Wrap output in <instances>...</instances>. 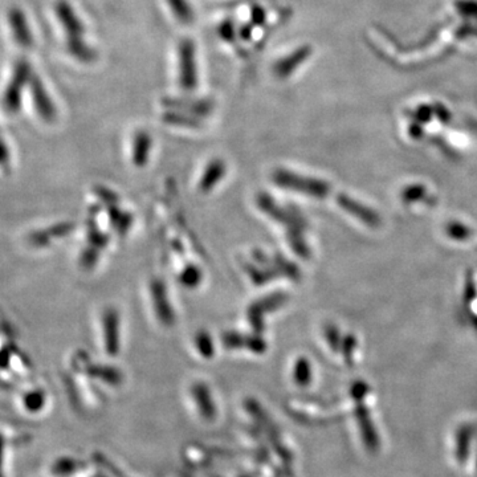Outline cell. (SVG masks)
<instances>
[{
    "label": "cell",
    "instance_id": "1",
    "mask_svg": "<svg viewBox=\"0 0 477 477\" xmlns=\"http://www.w3.org/2000/svg\"><path fill=\"white\" fill-rule=\"evenodd\" d=\"M56 15L66 32V48L74 59L90 63L95 59V53L84 40V24L77 16L72 6L65 1L59 0L56 3Z\"/></svg>",
    "mask_w": 477,
    "mask_h": 477
},
{
    "label": "cell",
    "instance_id": "2",
    "mask_svg": "<svg viewBox=\"0 0 477 477\" xmlns=\"http://www.w3.org/2000/svg\"><path fill=\"white\" fill-rule=\"evenodd\" d=\"M32 76L33 72L30 61L27 59H19L15 64L12 78L3 97V106L8 113H16L20 109L23 90L30 85Z\"/></svg>",
    "mask_w": 477,
    "mask_h": 477
},
{
    "label": "cell",
    "instance_id": "3",
    "mask_svg": "<svg viewBox=\"0 0 477 477\" xmlns=\"http://www.w3.org/2000/svg\"><path fill=\"white\" fill-rule=\"evenodd\" d=\"M272 180L280 187L313 196H324L328 192V186L325 183L298 175L286 170H276L272 174Z\"/></svg>",
    "mask_w": 477,
    "mask_h": 477
},
{
    "label": "cell",
    "instance_id": "4",
    "mask_svg": "<svg viewBox=\"0 0 477 477\" xmlns=\"http://www.w3.org/2000/svg\"><path fill=\"white\" fill-rule=\"evenodd\" d=\"M195 45L190 39L179 44V83L182 89L192 92L198 85V68Z\"/></svg>",
    "mask_w": 477,
    "mask_h": 477
},
{
    "label": "cell",
    "instance_id": "5",
    "mask_svg": "<svg viewBox=\"0 0 477 477\" xmlns=\"http://www.w3.org/2000/svg\"><path fill=\"white\" fill-rule=\"evenodd\" d=\"M286 301H288V296L285 293L277 292V293H271L266 297L257 300L249 307L247 316H248L251 326L257 334L264 330L265 316L275 312L278 307H283Z\"/></svg>",
    "mask_w": 477,
    "mask_h": 477
},
{
    "label": "cell",
    "instance_id": "6",
    "mask_svg": "<svg viewBox=\"0 0 477 477\" xmlns=\"http://www.w3.org/2000/svg\"><path fill=\"white\" fill-rule=\"evenodd\" d=\"M30 88H31L32 97H33V104L40 118L45 122H53L57 114L56 106L53 104L42 80L36 74L32 76Z\"/></svg>",
    "mask_w": 477,
    "mask_h": 477
},
{
    "label": "cell",
    "instance_id": "7",
    "mask_svg": "<svg viewBox=\"0 0 477 477\" xmlns=\"http://www.w3.org/2000/svg\"><path fill=\"white\" fill-rule=\"evenodd\" d=\"M151 297H153V305H154V310L157 313V317L159 321L170 326L175 322V313L174 309L171 307V302L169 301V296H167V290L166 286L160 281V280H154L151 283Z\"/></svg>",
    "mask_w": 477,
    "mask_h": 477
},
{
    "label": "cell",
    "instance_id": "8",
    "mask_svg": "<svg viewBox=\"0 0 477 477\" xmlns=\"http://www.w3.org/2000/svg\"><path fill=\"white\" fill-rule=\"evenodd\" d=\"M222 342L227 349H245L256 354H263L266 350V342L261 337L240 334L235 331L224 333Z\"/></svg>",
    "mask_w": 477,
    "mask_h": 477
},
{
    "label": "cell",
    "instance_id": "9",
    "mask_svg": "<svg viewBox=\"0 0 477 477\" xmlns=\"http://www.w3.org/2000/svg\"><path fill=\"white\" fill-rule=\"evenodd\" d=\"M8 21H10V27L12 28L13 39L16 44L24 49L31 48L33 45V36H32L31 28L28 25V20L23 10L18 7L11 8L8 12Z\"/></svg>",
    "mask_w": 477,
    "mask_h": 477
},
{
    "label": "cell",
    "instance_id": "10",
    "mask_svg": "<svg viewBox=\"0 0 477 477\" xmlns=\"http://www.w3.org/2000/svg\"><path fill=\"white\" fill-rule=\"evenodd\" d=\"M106 353L117 355L119 351V314L116 309H106L102 316Z\"/></svg>",
    "mask_w": 477,
    "mask_h": 477
},
{
    "label": "cell",
    "instance_id": "11",
    "mask_svg": "<svg viewBox=\"0 0 477 477\" xmlns=\"http://www.w3.org/2000/svg\"><path fill=\"white\" fill-rule=\"evenodd\" d=\"M227 174V165L222 159H213L204 170L201 180L199 190L201 192H210Z\"/></svg>",
    "mask_w": 477,
    "mask_h": 477
},
{
    "label": "cell",
    "instance_id": "12",
    "mask_svg": "<svg viewBox=\"0 0 477 477\" xmlns=\"http://www.w3.org/2000/svg\"><path fill=\"white\" fill-rule=\"evenodd\" d=\"M192 396L206 420H212L216 416V407L213 404L211 392L204 383H196L192 386Z\"/></svg>",
    "mask_w": 477,
    "mask_h": 477
},
{
    "label": "cell",
    "instance_id": "13",
    "mask_svg": "<svg viewBox=\"0 0 477 477\" xmlns=\"http://www.w3.org/2000/svg\"><path fill=\"white\" fill-rule=\"evenodd\" d=\"M153 139L146 131H138L133 141V162L136 166H145L151 153Z\"/></svg>",
    "mask_w": 477,
    "mask_h": 477
},
{
    "label": "cell",
    "instance_id": "14",
    "mask_svg": "<svg viewBox=\"0 0 477 477\" xmlns=\"http://www.w3.org/2000/svg\"><path fill=\"white\" fill-rule=\"evenodd\" d=\"M310 51L309 48H301L296 52L286 56L284 59H281L278 63L275 65V73L278 77H286L292 73L300 64L302 63L305 59L309 57Z\"/></svg>",
    "mask_w": 477,
    "mask_h": 477
},
{
    "label": "cell",
    "instance_id": "15",
    "mask_svg": "<svg viewBox=\"0 0 477 477\" xmlns=\"http://www.w3.org/2000/svg\"><path fill=\"white\" fill-rule=\"evenodd\" d=\"M86 372L90 374L92 377H95L98 379H102L105 383L117 386L122 382V374L119 370L110 366H102V365H89Z\"/></svg>",
    "mask_w": 477,
    "mask_h": 477
},
{
    "label": "cell",
    "instance_id": "16",
    "mask_svg": "<svg viewBox=\"0 0 477 477\" xmlns=\"http://www.w3.org/2000/svg\"><path fill=\"white\" fill-rule=\"evenodd\" d=\"M109 211V219L113 228L119 235H125L133 224V216L127 212L119 211L116 206H110Z\"/></svg>",
    "mask_w": 477,
    "mask_h": 477
},
{
    "label": "cell",
    "instance_id": "17",
    "mask_svg": "<svg viewBox=\"0 0 477 477\" xmlns=\"http://www.w3.org/2000/svg\"><path fill=\"white\" fill-rule=\"evenodd\" d=\"M167 3L178 20L183 24H190L194 19V13L187 0H167Z\"/></svg>",
    "mask_w": 477,
    "mask_h": 477
},
{
    "label": "cell",
    "instance_id": "18",
    "mask_svg": "<svg viewBox=\"0 0 477 477\" xmlns=\"http://www.w3.org/2000/svg\"><path fill=\"white\" fill-rule=\"evenodd\" d=\"M201 278H203V273H201V269L192 264L186 266L179 275V281L182 283V285H184L186 288H195V286L199 285Z\"/></svg>",
    "mask_w": 477,
    "mask_h": 477
},
{
    "label": "cell",
    "instance_id": "19",
    "mask_svg": "<svg viewBox=\"0 0 477 477\" xmlns=\"http://www.w3.org/2000/svg\"><path fill=\"white\" fill-rule=\"evenodd\" d=\"M195 346L198 351L201 353L204 358H211L215 353V348H213V342H212L211 337L208 333L206 331H199L195 337Z\"/></svg>",
    "mask_w": 477,
    "mask_h": 477
},
{
    "label": "cell",
    "instance_id": "20",
    "mask_svg": "<svg viewBox=\"0 0 477 477\" xmlns=\"http://www.w3.org/2000/svg\"><path fill=\"white\" fill-rule=\"evenodd\" d=\"M163 119L167 124L172 125H182V126H199L201 122L196 119L195 116H187L186 113H166Z\"/></svg>",
    "mask_w": 477,
    "mask_h": 477
},
{
    "label": "cell",
    "instance_id": "21",
    "mask_svg": "<svg viewBox=\"0 0 477 477\" xmlns=\"http://www.w3.org/2000/svg\"><path fill=\"white\" fill-rule=\"evenodd\" d=\"M293 375H295V381L298 384L301 386H307L310 382V366H309V362L304 358L298 360L295 365V371H293Z\"/></svg>",
    "mask_w": 477,
    "mask_h": 477
},
{
    "label": "cell",
    "instance_id": "22",
    "mask_svg": "<svg viewBox=\"0 0 477 477\" xmlns=\"http://www.w3.org/2000/svg\"><path fill=\"white\" fill-rule=\"evenodd\" d=\"M88 239H89V243L90 245H93L95 248L101 249L107 245V242H109V237L105 233L101 232L97 225H95V222L89 223V228H88Z\"/></svg>",
    "mask_w": 477,
    "mask_h": 477
},
{
    "label": "cell",
    "instance_id": "23",
    "mask_svg": "<svg viewBox=\"0 0 477 477\" xmlns=\"http://www.w3.org/2000/svg\"><path fill=\"white\" fill-rule=\"evenodd\" d=\"M100 256V249L95 248L93 245H90L89 248H86L83 254H81V265L85 269H90L95 266L97 260Z\"/></svg>",
    "mask_w": 477,
    "mask_h": 477
},
{
    "label": "cell",
    "instance_id": "24",
    "mask_svg": "<svg viewBox=\"0 0 477 477\" xmlns=\"http://www.w3.org/2000/svg\"><path fill=\"white\" fill-rule=\"evenodd\" d=\"M24 404L30 411H39L44 406V394L40 391L31 392L28 396H25Z\"/></svg>",
    "mask_w": 477,
    "mask_h": 477
},
{
    "label": "cell",
    "instance_id": "25",
    "mask_svg": "<svg viewBox=\"0 0 477 477\" xmlns=\"http://www.w3.org/2000/svg\"><path fill=\"white\" fill-rule=\"evenodd\" d=\"M77 466V461L73 459H60L54 466H53V472L57 475H66L73 472Z\"/></svg>",
    "mask_w": 477,
    "mask_h": 477
},
{
    "label": "cell",
    "instance_id": "26",
    "mask_svg": "<svg viewBox=\"0 0 477 477\" xmlns=\"http://www.w3.org/2000/svg\"><path fill=\"white\" fill-rule=\"evenodd\" d=\"M97 195L102 199V201H106L107 203H116V201H118L116 195L112 192V191L104 190V189H98L97 191Z\"/></svg>",
    "mask_w": 477,
    "mask_h": 477
},
{
    "label": "cell",
    "instance_id": "27",
    "mask_svg": "<svg viewBox=\"0 0 477 477\" xmlns=\"http://www.w3.org/2000/svg\"><path fill=\"white\" fill-rule=\"evenodd\" d=\"M265 18H266L265 11L263 8H260V7H254V11H252V21H254V24H256V25L263 24L265 21Z\"/></svg>",
    "mask_w": 477,
    "mask_h": 477
},
{
    "label": "cell",
    "instance_id": "28",
    "mask_svg": "<svg viewBox=\"0 0 477 477\" xmlns=\"http://www.w3.org/2000/svg\"><path fill=\"white\" fill-rule=\"evenodd\" d=\"M3 464H4V439L0 434V477H4V475H3Z\"/></svg>",
    "mask_w": 477,
    "mask_h": 477
}]
</instances>
